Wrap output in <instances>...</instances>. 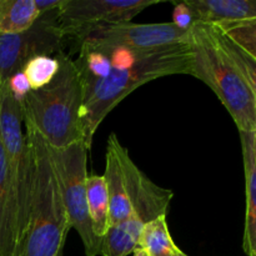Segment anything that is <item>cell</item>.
Masks as SVG:
<instances>
[{
  "instance_id": "obj_1",
  "label": "cell",
  "mask_w": 256,
  "mask_h": 256,
  "mask_svg": "<svg viewBox=\"0 0 256 256\" xmlns=\"http://www.w3.org/2000/svg\"><path fill=\"white\" fill-rule=\"evenodd\" d=\"M190 68L192 49L188 42L146 50L132 65L114 68L102 79L84 85L82 119L88 149L92 148L95 132L108 114L130 92L160 78L176 74L190 75Z\"/></svg>"
},
{
  "instance_id": "obj_2",
  "label": "cell",
  "mask_w": 256,
  "mask_h": 256,
  "mask_svg": "<svg viewBox=\"0 0 256 256\" xmlns=\"http://www.w3.org/2000/svg\"><path fill=\"white\" fill-rule=\"evenodd\" d=\"M32 159L29 220L20 238L18 256H62L72 229L49 146L32 125L24 122Z\"/></svg>"
},
{
  "instance_id": "obj_3",
  "label": "cell",
  "mask_w": 256,
  "mask_h": 256,
  "mask_svg": "<svg viewBox=\"0 0 256 256\" xmlns=\"http://www.w3.org/2000/svg\"><path fill=\"white\" fill-rule=\"evenodd\" d=\"M58 58L60 69L54 79L42 89L30 90L20 106L24 122L32 125L52 149H64L84 142L85 88L74 59L65 52Z\"/></svg>"
},
{
  "instance_id": "obj_4",
  "label": "cell",
  "mask_w": 256,
  "mask_h": 256,
  "mask_svg": "<svg viewBox=\"0 0 256 256\" xmlns=\"http://www.w3.org/2000/svg\"><path fill=\"white\" fill-rule=\"evenodd\" d=\"M190 75L208 85L234 120L239 132H254L256 95L234 60L220 42L214 25L198 22L192 28Z\"/></svg>"
},
{
  "instance_id": "obj_5",
  "label": "cell",
  "mask_w": 256,
  "mask_h": 256,
  "mask_svg": "<svg viewBox=\"0 0 256 256\" xmlns=\"http://www.w3.org/2000/svg\"><path fill=\"white\" fill-rule=\"evenodd\" d=\"M126 192L132 204V215L122 224L108 229L102 238V256H128L136 250L140 232L145 224L166 216L174 192L159 186L136 166L126 148L120 146Z\"/></svg>"
},
{
  "instance_id": "obj_6",
  "label": "cell",
  "mask_w": 256,
  "mask_h": 256,
  "mask_svg": "<svg viewBox=\"0 0 256 256\" xmlns=\"http://www.w3.org/2000/svg\"><path fill=\"white\" fill-rule=\"evenodd\" d=\"M49 152L70 225L79 234L85 255H100L102 240L94 234L88 209L86 162L89 149L84 142H79L64 149L49 146Z\"/></svg>"
},
{
  "instance_id": "obj_7",
  "label": "cell",
  "mask_w": 256,
  "mask_h": 256,
  "mask_svg": "<svg viewBox=\"0 0 256 256\" xmlns=\"http://www.w3.org/2000/svg\"><path fill=\"white\" fill-rule=\"evenodd\" d=\"M0 140L16 196L20 242L29 220L32 204V159L25 134L22 106L12 95L6 82L0 84Z\"/></svg>"
},
{
  "instance_id": "obj_8",
  "label": "cell",
  "mask_w": 256,
  "mask_h": 256,
  "mask_svg": "<svg viewBox=\"0 0 256 256\" xmlns=\"http://www.w3.org/2000/svg\"><path fill=\"white\" fill-rule=\"evenodd\" d=\"M192 28L184 29L172 22L158 24H135L126 22L82 28L68 35V38L74 39L78 45L88 44L144 52L188 42Z\"/></svg>"
},
{
  "instance_id": "obj_9",
  "label": "cell",
  "mask_w": 256,
  "mask_h": 256,
  "mask_svg": "<svg viewBox=\"0 0 256 256\" xmlns=\"http://www.w3.org/2000/svg\"><path fill=\"white\" fill-rule=\"evenodd\" d=\"M59 10L44 12L32 28L19 34L0 35V84L22 72L30 59L56 55L66 39L59 20Z\"/></svg>"
},
{
  "instance_id": "obj_10",
  "label": "cell",
  "mask_w": 256,
  "mask_h": 256,
  "mask_svg": "<svg viewBox=\"0 0 256 256\" xmlns=\"http://www.w3.org/2000/svg\"><path fill=\"white\" fill-rule=\"evenodd\" d=\"M162 2L160 0H65L59 20L65 35L96 24L132 22V18Z\"/></svg>"
},
{
  "instance_id": "obj_11",
  "label": "cell",
  "mask_w": 256,
  "mask_h": 256,
  "mask_svg": "<svg viewBox=\"0 0 256 256\" xmlns=\"http://www.w3.org/2000/svg\"><path fill=\"white\" fill-rule=\"evenodd\" d=\"M120 146L122 142L116 135H110L106 145V165L104 172L110 204L109 228L122 224L132 215V204L126 192L124 170L120 160Z\"/></svg>"
},
{
  "instance_id": "obj_12",
  "label": "cell",
  "mask_w": 256,
  "mask_h": 256,
  "mask_svg": "<svg viewBox=\"0 0 256 256\" xmlns=\"http://www.w3.org/2000/svg\"><path fill=\"white\" fill-rule=\"evenodd\" d=\"M194 24L228 25L256 20V0H184Z\"/></svg>"
},
{
  "instance_id": "obj_13",
  "label": "cell",
  "mask_w": 256,
  "mask_h": 256,
  "mask_svg": "<svg viewBox=\"0 0 256 256\" xmlns=\"http://www.w3.org/2000/svg\"><path fill=\"white\" fill-rule=\"evenodd\" d=\"M18 246L19 222L16 196L0 140V256H16Z\"/></svg>"
},
{
  "instance_id": "obj_14",
  "label": "cell",
  "mask_w": 256,
  "mask_h": 256,
  "mask_svg": "<svg viewBox=\"0 0 256 256\" xmlns=\"http://www.w3.org/2000/svg\"><path fill=\"white\" fill-rule=\"evenodd\" d=\"M246 189V215L242 248L248 256H256V145L255 132H239Z\"/></svg>"
},
{
  "instance_id": "obj_15",
  "label": "cell",
  "mask_w": 256,
  "mask_h": 256,
  "mask_svg": "<svg viewBox=\"0 0 256 256\" xmlns=\"http://www.w3.org/2000/svg\"><path fill=\"white\" fill-rule=\"evenodd\" d=\"M39 16L35 0H0V35L25 32Z\"/></svg>"
},
{
  "instance_id": "obj_16",
  "label": "cell",
  "mask_w": 256,
  "mask_h": 256,
  "mask_svg": "<svg viewBox=\"0 0 256 256\" xmlns=\"http://www.w3.org/2000/svg\"><path fill=\"white\" fill-rule=\"evenodd\" d=\"M88 209L94 234L102 242L109 229V194L104 175H88Z\"/></svg>"
},
{
  "instance_id": "obj_17",
  "label": "cell",
  "mask_w": 256,
  "mask_h": 256,
  "mask_svg": "<svg viewBox=\"0 0 256 256\" xmlns=\"http://www.w3.org/2000/svg\"><path fill=\"white\" fill-rule=\"evenodd\" d=\"M136 249L148 256H178L180 249L170 235L166 216H160L144 225Z\"/></svg>"
},
{
  "instance_id": "obj_18",
  "label": "cell",
  "mask_w": 256,
  "mask_h": 256,
  "mask_svg": "<svg viewBox=\"0 0 256 256\" xmlns=\"http://www.w3.org/2000/svg\"><path fill=\"white\" fill-rule=\"evenodd\" d=\"M60 69L59 58L56 55H39L30 59L22 72L26 76L32 90L46 86L55 78Z\"/></svg>"
},
{
  "instance_id": "obj_19",
  "label": "cell",
  "mask_w": 256,
  "mask_h": 256,
  "mask_svg": "<svg viewBox=\"0 0 256 256\" xmlns=\"http://www.w3.org/2000/svg\"><path fill=\"white\" fill-rule=\"evenodd\" d=\"M214 26L216 28L218 36H219L222 45L226 50L228 54L230 55V58L234 60L235 64L238 65V68L242 72V75L256 95V59L250 54H248L242 48H240L236 42H232L229 36H226L220 30L219 26H216V25H214Z\"/></svg>"
},
{
  "instance_id": "obj_20",
  "label": "cell",
  "mask_w": 256,
  "mask_h": 256,
  "mask_svg": "<svg viewBox=\"0 0 256 256\" xmlns=\"http://www.w3.org/2000/svg\"><path fill=\"white\" fill-rule=\"evenodd\" d=\"M218 26V25H216ZM220 30L256 59V20L219 26Z\"/></svg>"
},
{
  "instance_id": "obj_21",
  "label": "cell",
  "mask_w": 256,
  "mask_h": 256,
  "mask_svg": "<svg viewBox=\"0 0 256 256\" xmlns=\"http://www.w3.org/2000/svg\"><path fill=\"white\" fill-rule=\"evenodd\" d=\"M6 85L8 88H9L12 96H14L19 102H22V100L26 96L28 92L32 90L29 82H28L26 76H25L22 72H16V74L12 75V76H10V79L6 82Z\"/></svg>"
},
{
  "instance_id": "obj_22",
  "label": "cell",
  "mask_w": 256,
  "mask_h": 256,
  "mask_svg": "<svg viewBox=\"0 0 256 256\" xmlns=\"http://www.w3.org/2000/svg\"><path fill=\"white\" fill-rule=\"evenodd\" d=\"M175 9H174V15H172V22H175L176 25H179L180 28H184V29H190V28L194 25V20H192V12L188 9L186 5L184 4V2H174Z\"/></svg>"
},
{
  "instance_id": "obj_23",
  "label": "cell",
  "mask_w": 256,
  "mask_h": 256,
  "mask_svg": "<svg viewBox=\"0 0 256 256\" xmlns=\"http://www.w3.org/2000/svg\"><path fill=\"white\" fill-rule=\"evenodd\" d=\"M65 0H35L38 10H39L40 15L44 12H52V10L60 9L64 4Z\"/></svg>"
},
{
  "instance_id": "obj_24",
  "label": "cell",
  "mask_w": 256,
  "mask_h": 256,
  "mask_svg": "<svg viewBox=\"0 0 256 256\" xmlns=\"http://www.w3.org/2000/svg\"><path fill=\"white\" fill-rule=\"evenodd\" d=\"M132 254H134V256H148L144 252H142L140 249H136L134 252H132Z\"/></svg>"
},
{
  "instance_id": "obj_25",
  "label": "cell",
  "mask_w": 256,
  "mask_h": 256,
  "mask_svg": "<svg viewBox=\"0 0 256 256\" xmlns=\"http://www.w3.org/2000/svg\"><path fill=\"white\" fill-rule=\"evenodd\" d=\"M178 256H188V255L185 254V252H182V250H180V252H179V254H178Z\"/></svg>"
},
{
  "instance_id": "obj_26",
  "label": "cell",
  "mask_w": 256,
  "mask_h": 256,
  "mask_svg": "<svg viewBox=\"0 0 256 256\" xmlns=\"http://www.w3.org/2000/svg\"><path fill=\"white\" fill-rule=\"evenodd\" d=\"M255 132V145H256V128H255V132Z\"/></svg>"
},
{
  "instance_id": "obj_27",
  "label": "cell",
  "mask_w": 256,
  "mask_h": 256,
  "mask_svg": "<svg viewBox=\"0 0 256 256\" xmlns=\"http://www.w3.org/2000/svg\"><path fill=\"white\" fill-rule=\"evenodd\" d=\"M16 256H18V255H16Z\"/></svg>"
}]
</instances>
